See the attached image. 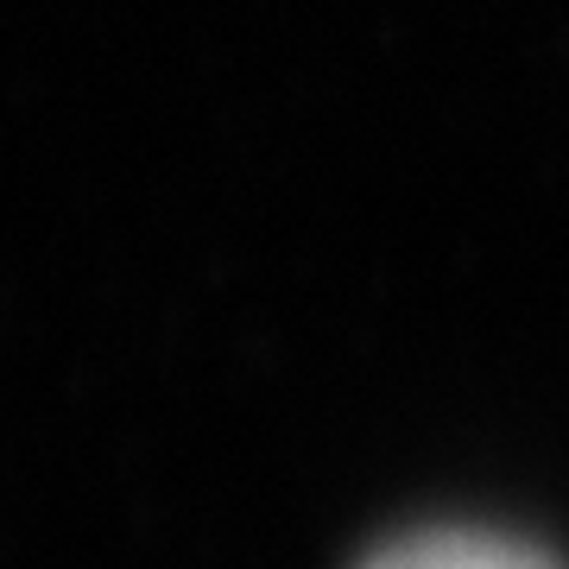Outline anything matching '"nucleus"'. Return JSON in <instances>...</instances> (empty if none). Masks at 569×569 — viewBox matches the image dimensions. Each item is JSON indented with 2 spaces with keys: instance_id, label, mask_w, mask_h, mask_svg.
Masks as SVG:
<instances>
[{
  "instance_id": "1",
  "label": "nucleus",
  "mask_w": 569,
  "mask_h": 569,
  "mask_svg": "<svg viewBox=\"0 0 569 569\" xmlns=\"http://www.w3.org/2000/svg\"><path fill=\"white\" fill-rule=\"evenodd\" d=\"M361 569H563L550 550L488 526H425L367 557Z\"/></svg>"
}]
</instances>
